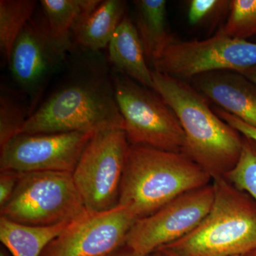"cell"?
<instances>
[{
    "label": "cell",
    "instance_id": "obj_7",
    "mask_svg": "<svg viewBox=\"0 0 256 256\" xmlns=\"http://www.w3.org/2000/svg\"><path fill=\"white\" fill-rule=\"evenodd\" d=\"M130 146L120 128L97 131L87 142L72 176L88 212H106L118 206Z\"/></svg>",
    "mask_w": 256,
    "mask_h": 256
},
{
    "label": "cell",
    "instance_id": "obj_1",
    "mask_svg": "<svg viewBox=\"0 0 256 256\" xmlns=\"http://www.w3.org/2000/svg\"><path fill=\"white\" fill-rule=\"evenodd\" d=\"M153 90L180 120L184 144L182 152L212 176L223 178L240 158L244 137L212 110L201 92L184 80L152 70Z\"/></svg>",
    "mask_w": 256,
    "mask_h": 256
},
{
    "label": "cell",
    "instance_id": "obj_14",
    "mask_svg": "<svg viewBox=\"0 0 256 256\" xmlns=\"http://www.w3.org/2000/svg\"><path fill=\"white\" fill-rule=\"evenodd\" d=\"M109 60L116 72L153 89L152 70L148 65L144 47L136 25L124 16L108 44Z\"/></svg>",
    "mask_w": 256,
    "mask_h": 256
},
{
    "label": "cell",
    "instance_id": "obj_4",
    "mask_svg": "<svg viewBox=\"0 0 256 256\" xmlns=\"http://www.w3.org/2000/svg\"><path fill=\"white\" fill-rule=\"evenodd\" d=\"M212 184L213 204L201 224L160 248L180 256H244L256 250V202L224 176Z\"/></svg>",
    "mask_w": 256,
    "mask_h": 256
},
{
    "label": "cell",
    "instance_id": "obj_2",
    "mask_svg": "<svg viewBox=\"0 0 256 256\" xmlns=\"http://www.w3.org/2000/svg\"><path fill=\"white\" fill-rule=\"evenodd\" d=\"M212 178L184 153L130 146L118 206L137 220L152 214L175 198L210 184Z\"/></svg>",
    "mask_w": 256,
    "mask_h": 256
},
{
    "label": "cell",
    "instance_id": "obj_10",
    "mask_svg": "<svg viewBox=\"0 0 256 256\" xmlns=\"http://www.w3.org/2000/svg\"><path fill=\"white\" fill-rule=\"evenodd\" d=\"M94 133H22L0 148V171L72 174Z\"/></svg>",
    "mask_w": 256,
    "mask_h": 256
},
{
    "label": "cell",
    "instance_id": "obj_31",
    "mask_svg": "<svg viewBox=\"0 0 256 256\" xmlns=\"http://www.w3.org/2000/svg\"><path fill=\"white\" fill-rule=\"evenodd\" d=\"M153 254V256H160L159 252H154V254Z\"/></svg>",
    "mask_w": 256,
    "mask_h": 256
},
{
    "label": "cell",
    "instance_id": "obj_29",
    "mask_svg": "<svg viewBox=\"0 0 256 256\" xmlns=\"http://www.w3.org/2000/svg\"><path fill=\"white\" fill-rule=\"evenodd\" d=\"M244 256H256V250H254V252H249V254H248Z\"/></svg>",
    "mask_w": 256,
    "mask_h": 256
},
{
    "label": "cell",
    "instance_id": "obj_26",
    "mask_svg": "<svg viewBox=\"0 0 256 256\" xmlns=\"http://www.w3.org/2000/svg\"><path fill=\"white\" fill-rule=\"evenodd\" d=\"M106 256H139L137 254H134L132 250L126 246V245L124 246L119 248L117 250L114 252H110V254H108Z\"/></svg>",
    "mask_w": 256,
    "mask_h": 256
},
{
    "label": "cell",
    "instance_id": "obj_28",
    "mask_svg": "<svg viewBox=\"0 0 256 256\" xmlns=\"http://www.w3.org/2000/svg\"><path fill=\"white\" fill-rule=\"evenodd\" d=\"M156 252H159L160 256H180L174 252H170V250L164 248L158 249Z\"/></svg>",
    "mask_w": 256,
    "mask_h": 256
},
{
    "label": "cell",
    "instance_id": "obj_18",
    "mask_svg": "<svg viewBox=\"0 0 256 256\" xmlns=\"http://www.w3.org/2000/svg\"><path fill=\"white\" fill-rule=\"evenodd\" d=\"M99 0H42L43 22L56 40L70 47V36L82 20L98 6Z\"/></svg>",
    "mask_w": 256,
    "mask_h": 256
},
{
    "label": "cell",
    "instance_id": "obj_30",
    "mask_svg": "<svg viewBox=\"0 0 256 256\" xmlns=\"http://www.w3.org/2000/svg\"><path fill=\"white\" fill-rule=\"evenodd\" d=\"M0 256H8L6 255V254H5L4 252H3L2 250H1V252H0Z\"/></svg>",
    "mask_w": 256,
    "mask_h": 256
},
{
    "label": "cell",
    "instance_id": "obj_19",
    "mask_svg": "<svg viewBox=\"0 0 256 256\" xmlns=\"http://www.w3.org/2000/svg\"><path fill=\"white\" fill-rule=\"evenodd\" d=\"M36 4L35 0L0 1V50L8 64L15 42L31 20Z\"/></svg>",
    "mask_w": 256,
    "mask_h": 256
},
{
    "label": "cell",
    "instance_id": "obj_24",
    "mask_svg": "<svg viewBox=\"0 0 256 256\" xmlns=\"http://www.w3.org/2000/svg\"><path fill=\"white\" fill-rule=\"evenodd\" d=\"M21 173L13 171H1L0 173V208L11 198L16 190Z\"/></svg>",
    "mask_w": 256,
    "mask_h": 256
},
{
    "label": "cell",
    "instance_id": "obj_15",
    "mask_svg": "<svg viewBox=\"0 0 256 256\" xmlns=\"http://www.w3.org/2000/svg\"><path fill=\"white\" fill-rule=\"evenodd\" d=\"M126 2L101 1L98 6L82 20L74 36L78 44L96 52L109 44L114 32L124 18Z\"/></svg>",
    "mask_w": 256,
    "mask_h": 256
},
{
    "label": "cell",
    "instance_id": "obj_11",
    "mask_svg": "<svg viewBox=\"0 0 256 256\" xmlns=\"http://www.w3.org/2000/svg\"><path fill=\"white\" fill-rule=\"evenodd\" d=\"M69 48L52 36L43 20L31 18L20 33L9 65L13 78L28 98L31 114Z\"/></svg>",
    "mask_w": 256,
    "mask_h": 256
},
{
    "label": "cell",
    "instance_id": "obj_22",
    "mask_svg": "<svg viewBox=\"0 0 256 256\" xmlns=\"http://www.w3.org/2000/svg\"><path fill=\"white\" fill-rule=\"evenodd\" d=\"M229 10L228 20L220 32L245 40L256 35V0H233Z\"/></svg>",
    "mask_w": 256,
    "mask_h": 256
},
{
    "label": "cell",
    "instance_id": "obj_5",
    "mask_svg": "<svg viewBox=\"0 0 256 256\" xmlns=\"http://www.w3.org/2000/svg\"><path fill=\"white\" fill-rule=\"evenodd\" d=\"M11 198L0 208V216L36 226L69 224L86 214L82 196L70 173H21Z\"/></svg>",
    "mask_w": 256,
    "mask_h": 256
},
{
    "label": "cell",
    "instance_id": "obj_12",
    "mask_svg": "<svg viewBox=\"0 0 256 256\" xmlns=\"http://www.w3.org/2000/svg\"><path fill=\"white\" fill-rule=\"evenodd\" d=\"M137 218L124 207L88 212L69 224L41 256H106L126 245Z\"/></svg>",
    "mask_w": 256,
    "mask_h": 256
},
{
    "label": "cell",
    "instance_id": "obj_6",
    "mask_svg": "<svg viewBox=\"0 0 256 256\" xmlns=\"http://www.w3.org/2000/svg\"><path fill=\"white\" fill-rule=\"evenodd\" d=\"M111 79L130 144L182 152L184 133L164 99L153 89L118 72Z\"/></svg>",
    "mask_w": 256,
    "mask_h": 256
},
{
    "label": "cell",
    "instance_id": "obj_8",
    "mask_svg": "<svg viewBox=\"0 0 256 256\" xmlns=\"http://www.w3.org/2000/svg\"><path fill=\"white\" fill-rule=\"evenodd\" d=\"M152 65L154 70L182 80L215 70L240 72L256 66V43L222 32L204 40L173 37Z\"/></svg>",
    "mask_w": 256,
    "mask_h": 256
},
{
    "label": "cell",
    "instance_id": "obj_32",
    "mask_svg": "<svg viewBox=\"0 0 256 256\" xmlns=\"http://www.w3.org/2000/svg\"><path fill=\"white\" fill-rule=\"evenodd\" d=\"M146 256H153V254H151V255Z\"/></svg>",
    "mask_w": 256,
    "mask_h": 256
},
{
    "label": "cell",
    "instance_id": "obj_13",
    "mask_svg": "<svg viewBox=\"0 0 256 256\" xmlns=\"http://www.w3.org/2000/svg\"><path fill=\"white\" fill-rule=\"evenodd\" d=\"M194 87L220 108L256 128V84L238 72L215 70L191 79Z\"/></svg>",
    "mask_w": 256,
    "mask_h": 256
},
{
    "label": "cell",
    "instance_id": "obj_16",
    "mask_svg": "<svg viewBox=\"0 0 256 256\" xmlns=\"http://www.w3.org/2000/svg\"><path fill=\"white\" fill-rule=\"evenodd\" d=\"M70 224L36 226L0 216V240L12 256H41L47 246Z\"/></svg>",
    "mask_w": 256,
    "mask_h": 256
},
{
    "label": "cell",
    "instance_id": "obj_20",
    "mask_svg": "<svg viewBox=\"0 0 256 256\" xmlns=\"http://www.w3.org/2000/svg\"><path fill=\"white\" fill-rule=\"evenodd\" d=\"M31 114L30 102L24 94L2 85L0 92V148L22 130Z\"/></svg>",
    "mask_w": 256,
    "mask_h": 256
},
{
    "label": "cell",
    "instance_id": "obj_9",
    "mask_svg": "<svg viewBox=\"0 0 256 256\" xmlns=\"http://www.w3.org/2000/svg\"><path fill=\"white\" fill-rule=\"evenodd\" d=\"M214 198L212 183L180 195L152 214L136 220L128 234L126 246L138 256H146L176 242L201 224Z\"/></svg>",
    "mask_w": 256,
    "mask_h": 256
},
{
    "label": "cell",
    "instance_id": "obj_3",
    "mask_svg": "<svg viewBox=\"0 0 256 256\" xmlns=\"http://www.w3.org/2000/svg\"><path fill=\"white\" fill-rule=\"evenodd\" d=\"M124 127L112 79L100 72L69 78L32 112L21 133H94Z\"/></svg>",
    "mask_w": 256,
    "mask_h": 256
},
{
    "label": "cell",
    "instance_id": "obj_17",
    "mask_svg": "<svg viewBox=\"0 0 256 256\" xmlns=\"http://www.w3.org/2000/svg\"><path fill=\"white\" fill-rule=\"evenodd\" d=\"M136 28L142 41L148 63L153 64L160 52L171 41L166 22L164 0H138L134 2Z\"/></svg>",
    "mask_w": 256,
    "mask_h": 256
},
{
    "label": "cell",
    "instance_id": "obj_27",
    "mask_svg": "<svg viewBox=\"0 0 256 256\" xmlns=\"http://www.w3.org/2000/svg\"><path fill=\"white\" fill-rule=\"evenodd\" d=\"M242 74L244 76L246 77L249 80L255 82L256 84V66L252 67V68L246 69V70H242L239 72Z\"/></svg>",
    "mask_w": 256,
    "mask_h": 256
},
{
    "label": "cell",
    "instance_id": "obj_23",
    "mask_svg": "<svg viewBox=\"0 0 256 256\" xmlns=\"http://www.w3.org/2000/svg\"><path fill=\"white\" fill-rule=\"evenodd\" d=\"M226 0H192L188 4V21L192 26L208 22L216 15L230 9Z\"/></svg>",
    "mask_w": 256,
    "mask_h": 256
},
{
    "label": "cell",
    "instance_id": "obj_25",
    "mask_svg": "<svg viewBox=\"0 0 256 256\" xmlns=\"http://www.w3.org/2000/svg\"><path fill=\"white\" fill-rule=\"evenodd\" d=\"M214 110L218 117H220L234 129L236 130L242 136L250 138L256 142V128L249 126L244 121L240 120L238 118L228 114L226 111L220 108H214Z\"/></svg>",
    "mask_w": 256,
    "mask_h": 256
},
{
    "label": "cell",
    "instance_id": "obj_21",
    "mask_svg": "<svg viewBox=\"0 0 256 256\" xmlns=\"http://www.w3.org/2000/svg\"><path fill=\"white\" fill-rule=\"evenodd\" d=\"M242 137L240 158L224 178L239 190L248 194L256 203V142Z\"/></svg>",
    "mask_w": 256,
    "mask_h": 256
}]
</instances>
